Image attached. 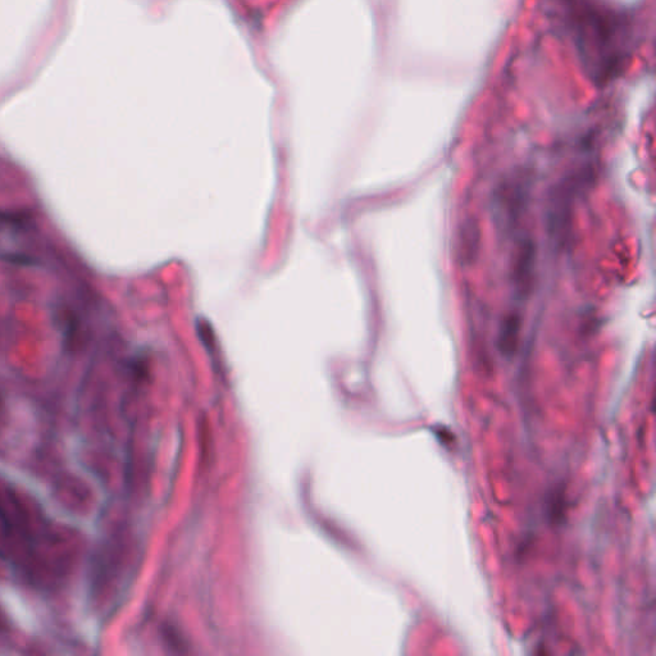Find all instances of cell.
<instances>
[{
    "mask_svg": "<svg viewBox=\"0 0 656 656\" xmlns=\"http://www.w3.org/2000/svg\"><path fill=\"white\" fill-rule=\"evenodd\" d=\"M566 29L587 75L605 85L622 74L635 44L630 15L604 0H560Z\"/></svg>",
    "mask_w": 656,
    "mask_h": 656,
    "instance_id": "1",
    "label": "cell"
},
{
    "mask_svg": "<svg viewBox=\"0 0 656 656\" xmlns=\"http://www.w3.org/2000/svg\"><path fill=\"white\" fill-rule=\"evenodd\" d=\"M62 536L29 498L0 480V557L36 582L62 572Z\"/></svg>",
    "mask_w": 656,
    "mask_h": 656,
    "instance_id": "2",
    "label": "cell"
},
{
    "mask_svg": "<svg viewBox=\"0 0 656 656\" xmlns=\"http://www.w3.org/2000/svg\"><path fill=\"white\" fill-rule=\"evenodd\" d=\"M531 182L525 173H514L500 182L492 197V214L503 231H512L530 202Z\"/></svg>",
    "mask_w": 656,
    "mask_h": 656,
    "instance_id": "3",
    "label": "cell"
},
{
    "mask_svg": "<svg viewBox=\"0 0 656 656\" xmlns=\"http://www.w3.org/2000/svg\"><path fill=\"white\" fill-rule=\"evenodd\" d=\"M592 180H594V172L589 168H582L569 173L554 186L548 209V227L551 235L563 238L571 218L574 200L580 197L583 191L589 189Z\"/></svg>",
    "mask_w": 656,
    "mask_h": 656,
    "instance_id": "4",
    "label": "cell"
},
{
    "mask_svg": "<svg viewBox=\"0 0 656 656\" xmlns=\"http://www.w3.org/2000/svg\"><path fill=\"white\" fill-rule=\"evenodd\" d=\"M536 246L530 238L518 241L513 253L512 286L513 293L519 300H526L531 295L535 281Z\"/></svg>",
    "mask_w": 656,
    "mask_h": 656,
    "instance_id": "5",
    "label": "cell"
},
{
    "mask_svg": "<svg viewBox=\"0 0 656 656\" xmlns=\"http://www.w3.org/2000/svg\"><path fill=\"white\" fill-rule=\"evenodd\" d=\"M481 232L475 221H464L458 234L460 263L471 264L480 252Z\"/></svg>",
    "mask_w": 656,
    "mask_h": 656,
    "instance_id": "6",
    "label": "cell"
},
{
    "mask_svg": "<svg viewBox=\"0 0 656 656\" xmlns=\"http://www.w3.org/2000/svg\"><path fill=\"white\" fill-rule=\"evenodd\" d=\"M522 330L521 314L509 313L501 322L498 334V348L505 357H512L518 348Z\"/></svg>",
    "mask_w": 656,
    "mask_h": 656,
    "instance_id": "7",
    "label": "cell"
}]
</instances>
